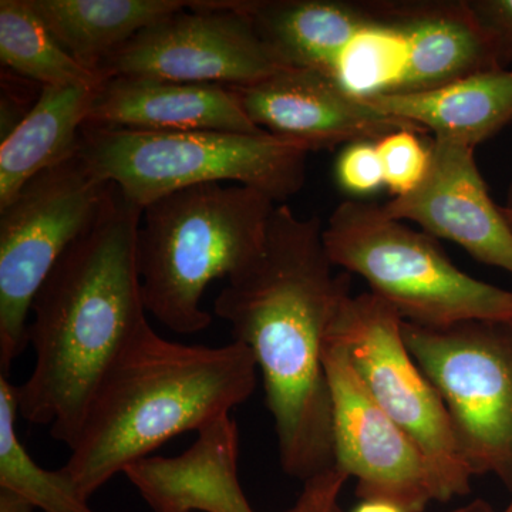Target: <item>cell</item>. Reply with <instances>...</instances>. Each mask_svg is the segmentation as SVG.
<instances>
[{
    "label": "cell",
    "instance_id": "cell-1",
    "mask_svg": "<svg viewBox=\"0 0 512 512\" xmlns=\"http://www.w3.org/2000/svg\"><path fill=\"white\" fill-rule=\"evenodd\" d=\"M318 217L276 205L261 251L229 276L214 312L251 350L275 421L279 463L306 481L335 467L326 332L348 274H333Z\"/></svg>",
    "mask_w": 512,
    "mask_h": 512
},
{
    "label": "cell",
    "instance_id": "cell-2",
    "mask_svg": "<svg viewBox=\"0 0 512 512\" xmlns=\"http://www.w3.org/2000/svg\"><path fill=\"white\" fill-rule=\"evenodd\" d=\"M143 211L110 184L96 220L33 301L35 366L16 386L19 416L67 447L101 377L148 323L137 266Z\"/></svg>",
    "mask_w": 512,
    "mask_h": 512
},
{
    "label": "cell",
    "instance_id": "cell-3",
    "mask_svg": "<svg viewBox=\"0 0 512 512\" xmlns=\"http://www.w3.org/2000/svg\"><path fill=\"white\" fill-rule=\"evenodd\" d=\"M256 372L242 343L185 345L147 323L94 389L62 470L89 500L174 437L231 416L254 393Z\"/></svg>",
    "mask_w": 512,
    "mask_h": 512
},
{
    "label": "cell",
    "instance_id": "cell-4",
    "mask_svg": "<svg viewBox=\"0 0 512 512\" xmlns=\"http://www.w3.org/2000/svg\"><path fill=\"white\" fill-rule=\"evenodd\" d=\"M276 202L220 183L197 185L147 205L137 234L144 306L165 328L194 335L212 323L202 296L264 245Z\"/></svg>",
    "mask_w": 512,
    "mask_h": 512
},
{
    "label": "cell",
    "instance_id": "cell-5",
    "mask_svg": "<svg viewBox=\"0 0 512 512\" xmlns=\"http://www.w3.org/2000/svg\"><path fill=\"white\" fill-rule=\"evenodd\" d=\"M308 154L271 134L144 131L84 124L77 156L146 208L197 185L232 181L285 201L302 190Z\"/></svg>",
    "mask_w": 512,
    "mask_h": 512
},
{
    "label": "cell",
    "instance_id": "cell-6",
    "mask_svg": "<svg viewBox=\"0 0 512 512\" xmlns=\"http://www.w3.org/2000/svg\"><path fill=\"white\" fill-rule=\"evenodd\" d=\"M335 266L362 276L404 322L430 328L467 320H512V291L461 271L426 232L394 220L383 205L343 201L323 228Z\"/></svg>",
    "mask_w": 512,
    "mask_h": 512
},
{
    "label": "cell",
    "instance_id": "cell-7",
    "mask_svg": "<svg viewBox=\"0 0 512 512\" xmlns=\"http://www.w3.org/2000/svg\"><path fill=\"white\" fill-rule=\"evenodd\" d=\"M407 348L446 406L473 476L512 493V320L430 328L404 322Z\"/></svg>",
    "mask_w": 512,
    "mask_h": 512
},
{
    "label": "cell",
    "instance_id": "cell-8",
    "mask_svg": "<svg viewBox=\"0 0 512 512\" xmlns=\"http://www.w3.org/2000/svg\"><path fill=\"white\" fill-rule=\"evenodd\" d=\"M110 184L74 156L29 181L0 210V373L26 349L37 292L96 220Z\"/></svg>",
    "mask_w": 512,
    "mask_h": 512
},
{
    "label": "cell",
    "instance_id": "cell-9",
    "mask_svg": "<svg viewBox=\"0 0 512 512\" xmlns=\"http://www.w3.org/2000/svg\"><path fill=\"white\" fill-rule=\"evenodd\" d=\"M326 339L345 348L370 396L419 444L444 501L470 493L474 476L440 394L407 348L402 316L373 292L349 291L333 311Z\"/></svg>",
    "mask_w": 512,
    "mask_h": 512
},
{
    "label": "cell",
    "instance_id": "cell-10",
    "mask_svg": "<svg viewBox=\"0 0 512 512\" xmlns=\"http://www.w3.org/2000/svg\"><path fill=\"white\" fill-rule=\"evenodd\" d=\"M148 26L99 69L100 79L147 77L247 86L282 69L241 0H197Z\"/></svg>",
    "mask_w": 512,
    "mask_h": 512
},
{
    "label": "cell",
    "instance_id": "cell-11",
    "mask_svg": "<svg viewBox=\"0 0 512 512\" xmlns=\"http://www.w3.org/2000/svg\"><path fill=\"white\" fill-rule=\"evenodd\" d=\"M335 467L356 480L362 501H386L423 512L444 501L429 458L367 392L343 346L326 339Z\"/></svg>",
    "mask_w": 512,
    "mask_h": 512
},
{
    "label": "cell",
    "instance_id": "cell-12",
    "mask_svg": "<svg viewBox=\"0 0 512 512\" xmlns=\"http://www.w3.org/2000/svg\"><path fill=\"white\" fill-rule=\"evenodd\" d=\"M248 119L279 140L311 151L373 141L399 130L426 131L370 106L318 70L282 67L247 86H228Z\"/></svg>",
    "mask_w": 512,
    "mask_h": 512
},
{
    "label": "cell",
    "instance_id": "cell-13",
    "mask_svg": "<svg viewBox=\"0 0 512 512\" xmlns=\"http://www.w3.org/2000/svg\"><path fill=\"white\" fill-rule=\"evenodd\" d=\"M423 183L383 205L389 217L416 222L431 237L456 242L477 261L512 275V228L478 170L476 148L433 137Z\"/></svg>",
    "mask_w": 512,
    "mask_h": 512
},
{
    "label": "cell",
    "instance_id": "cell-14",
    "mask_svg": "<svg viewBox=\"0 0 512 512\" xmlns=\"http://www.w3.org/2000/svg\"><path fill=\"white\" fill-rule=\"evenodd\" d=\"M90 126L144 131L265 133L228 86L147 77H111L96 89Z\"/></svg>",
    "mask_w": 512,
    "mask_h": 512
},
{
    "label": "cell",
    "instance_id": "cell-15",
    "mask_svg": "<svg viewBox=\"0 0 512 512\" xmlns=\"http://www.w3.org/2000/svg\"><path fill=\"white\" fill-rule=\"evenodd\" d=\"M399 39V76L392 94L426 92L501 69L487 37L460 2H389Z\"/></svg>",
    "mask_w": 512,
    "mask_h": 512
},
{
    "label": "cell",
    "instance_id": "cell-16",
    "mask_svg": "<svg viewBox=\"0 0 512 512\" xmlns=\"http://www.w3.org/2000/svg\"><path fill=\"white\" fill-rule=\"evenodd\" d=\"M241 6L282 66L318 70L333 79L375 18V2L241 0Z\"/></svg>",
    "mask_w": 512,
    "mask_h": 512
},
{
    "label": "cell",
    "instance_id": "cell-17",
    "mask_svg": "<svg viewBox=\"0 0 512 512\" xmlns=\"http://www.w3.org/2000/svg\"><path fill=\"white\" fill-rule=\"evenodd\" d=\"M362 99L382 113L431 131L434 137L476 148L512 123V70L470 74L426 92Z\"/></svg>",
    "mask_w": 512,
    "mask_h": 512
},
{
    "label": "cell",
    "instance_id": "cell-18",
    "mask_svg": "<svg viewBox=\"0 0 512 512\" xmlns=\"http://www.w3.org/2000/svg\"><path fill=\"white\" fill-rule=\"evenodd\" d=\"M96 89L40 87L39 97L0 144V210L36 175L76 156Z\"/></svg>",
    "mask_w": 512,
    "mask_h": 512
},
{
    "label": "cell",
    "instance_id": "cell-19",
    "mask_svg": "<svg viewBox=\"0 0 512 512\" xmlns=\"http://www.w3.org/2000/svg\"><path fill=\"white\" fill-rule=\"evenodd\" d=\"M29 2L60 45L97 76L101 64L141 30L190 6V2L183 0Z\"/></svg>",
    "mask_w": 512,
    "mask_h": 512
},
{
    "label": "cell",
    "instance_id": "cell-20",
    "mask_svg": "<svg viewBox=\"0 0 512 512\" xmlns=\"http://www.w3.org/2000/svg\"><path fill=\"white\" fill-rule=\"evenodd\" d=\"M0 60L25 79L45 86L97 89L103 80L76 62L29 0L0 2Z\"/></svg>",
    "mask_w": 512,
    "mask_h": 512
},
{
    "label": "cell",
    "instance_id": "cell-21",
    "mask_svg": "<svg viewBox=\"0 0 512 512\" xmlns=\"http://www.w3.org/2000/svg\"><path fill=\"white\" fill-rule=\"evenodd\" d=\"M18 416L16 386L0 373V488L43 512H96L62 468L46 470L33 460L16 433Z\"/></svg>",
    "mask_w": 512,
    "mask_h": 512
},
{
    "label": "cell",
    "instance_id": "cell-22",
    "mask_svg": "<svg viewBox=\"0 0 512 512\" xmlns=\"http://www.w3.org/2000/svg\"><path fill=\"white\" fill-rule=\"evenodd\" d=\"M377 154L382 163L384 187L394 198L416 190L431 164L430 143L421 141L419 133L399 130L387 134L376 143Z\"/></svg>",
    "mask_w": 512,
    "mask_h": 512
},
{
    "label": "cell",
    "instance_id": "cell-23",
    "mask_svg": "<svg viewBox=\"0 0 512 512\" xmlns=\"http://www.w3.org/2000/svg\"><path fill=\"white\" fill-rule=\"evenodd\" d=\"M336 181L343 191L352 195L372 194L384 187L376 143L359 141L346 146L336 161Z\"/></svg>",
    "mask_w": 512,
    "mask_h": 512
},
{
    "label": "cell",
    "instance_id": "cell-24",
    "mask_svg": "<svg viewBox=\"0 0 512 512\" xmlns=\"http://www.w3.org/2000/svg\"><path fill=\"white\" fill-rule=\"evenodd\" d=\"M471 16L487 37L498 66L512 63V0H466Z\"/></svg>",
    "mask_w": 512,
    "mask_h": 512
},
{
    "label": "cell",
    "instance_id": "cell-25",
    "mask_svg": "<svg viewBox=\"0 0 512 512\" xmlns=\"http://www.w3.org/2000/svg\"><path fill=\"white\" fill-rule=\"evenodd\" d=\"M36 508L28 501L0 488V512H35Z\"/></svg>",
    "mask_w": 512,
    "mask_h": 512
},
{
    "label": "cell",
    "instance_id": "cell-26",
    "mask_svg": "<svg viewBox=\"0 0 512 512\" xmlns=\"http://www.w3.org/2000/svg\"><path fill=\"white\" fill-rule=\"evenodd\" d=\"M353 512H406L402 508L397 507L386 501H362Z\"/></svg>",
    "mask_w": 512,
    "mask_h": 512
},
{
    "label": "cell",
    "instance_id": "cell-27",
    "mask_svg": "<svg viewBox=\"0 0 512 512\" xmlns=\"http://www.w3.org/2000/svg\"><path fill=\"white\" fill-rule=\"evenodd\" d=\"M450 512H512V500L503 511H495L493 505L484 500H474L470 503L461 505V507L454 508Z\"/></svg>",
    "mask_w": 512,
    "mask_h": 512
},
{
    "label": "cell",
    "instance_id": "cell-28",
    "mask_svg": "<svg viewBox=\"0 0 512 512\" xmlns=\"http://www.w3.org/2000/svg\"><path fill=\"white\" fill-rule=\"evenodd\" d=\"M507 210L512 211V180L510 183V187H508L507 198H505V204L503 205Z\"/></svg>",
    "mask_w": 512,
    "mask_h": 512
},
{
    "label": "cell",
    "instance_id": "cell-29",
    "mask_svg": "<svg viewBox=\"0 0 512 512\" xmlns=\"http://www.w3.org/2000/svg\"><path fill=\"white\" fill-rule=\"evenodd\" d=\"M501 211H503L505 220H507L508 224H510V227L512 228V211L507 210V208H504L503 205H501Z\"/></svg>",
    "mask_w": 512,
    "mask_h": 512
}]
</instances>
